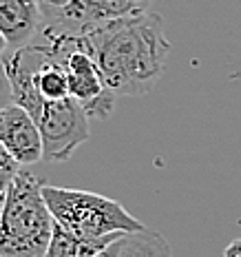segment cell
<instances>
[{
    "instance_id": "obj_1",
    "label": "cell",
    "mask_w": 241,
    "mask_h": 257,
    "mask_svg": "<svg viewBox=\"0 0 241 257\" xmlns=\"http://www.w3.org/2000/svg\"><path fill=\"white\" fill-rule=\"evenodd\" d=\"M82 51L93 58L115 98H140L151 93L164 76L170 40L162 16L146 12L84 29Z\"/></svg>"
},
{
    "instance_id": "obj_17",
    "label": "cell",
    "mask_w": 241,
    "mask_h": 257,
    "mask_svg": "<svg viewBox=\"0 0 241 257\" xmlns=\"http://www.w3.org/2000/svg\"><path fill=\"white\" fill-rule=\"evenodd\" d=\"M3 206H5V191L0 189V213H3Z\"/></svg>"
},
{
    "instance_id": "obj_7",
    "label": "cell",
    "mask_w": 241,
    "mask_h": 257,
    "mask_svg": "<svg viewBox=\"0 0 241 257\" xmlns=\"http://www.w3.org/2000/svg\"><path fill=\"white\" fill-rule=\"evenodd\" d=\"M0 142L20 167L42 162L45 158L42 136L36 120L14 102L0 106Z\"/></svg>"
},
{
    "instance_id": "obj_12",
    "label": "cell",
    "mask_w": 241,
    "mask_h": 257,
    "mask_svg": "<svg viewBox=\"0 0 241 257\" xmlns=\"http://www.w3.org/2000/svg\"><path fill=\"white\" fill-rule=\"evenodd\" d=\"M9 102H12V91H9L7 78H5V71H3V64H0V106L9 104Z\"/></svg>"
},
{
    "instance_id": "obj_13",
    "label": "cell",
    "mask_w": 241,
    "mask_h": 257,
    "mask_svg": "<svg viewBox=\"0 0 241 257\" xmlns=\"http://www.w3.org/2000/svg\"><path fill=\"white\" fill-rule=\"evenodd\" d=\"M122 246H124V237H122V239H117V242H113V244L109 246V248H104V250H102V253H98L95 257H120Z\"/></svg>"
},
{
    "instance_id": "obj_8",
    "label": "cell",
    "mask_w": 241,
    "mask_h": 257,
    "mask_svg": "<svg viewBox=\"0 0 241 257\" xmlns=\"http://www.w3.org/2000/svg\"><path fill=\"white\" fill-rule=\"evenodd\" d=\"M47 20L42 0H0V34L12 49L29 45Z\"/></svg>"
},
{
    "instance_id": "obj_6",
    "label": "cell",
    "mask_w": 241,
    "mask_h": 257,
    "mask_svg": "<svg viewBox=\"0 0 241 257\" xmlns=\"http://www.w3.org/2000/svg\"><path fill=\"white\" fill-rule=\"evenodd\" d=\"M148 5L151 0H69L58 9L47 7V18L73 31H84L113 20L146 14Z\"/></svg>"
},
{
    "instance_id": "obj_4",
    "label": "cell",
    "mask_w": 241,
    "mask_h": 257,
    "mask_svg": "<svg viewBox=\"0 0 241 257\" xmlns=\"http://www.w3.org/2000/svg\"><path fill=\"white\" fill-rule=\"evenodd\" d=\"M34 120L42 136L45 162H67L80 144L89 140V117L73 98L45 102Z\"/></svg>"
},
{
    "instance_id": "obj_5",
    "label": "cell",
    "mask_w": 241,
    "mask_h": 257,
    "mask_svg": "<svg viewBox=\"0 0 241 257\" xmlns=\"http://www.w3.org/2000/svg\"><path fill=\"white\" fill-rule=\"evenodd\" d=\"M62 62L69 78V95L82 106L89 120H106L115 111V95L104 84L93 58L82 49H73Z\"/></svg>"
},
{
    "instance_id": "obj_10",
    "label": "cell",
    "mask_w": 241,
    "mask_h": 257,
    "mask_svg": "<svg viewBox=\"0 0 241 257\" xmlns=\"http://www.w3.org/2000/svg\"><path fill=\"white\" fill-rule=\"evenodd\" d=\"M120 257H173V250L162 233L144 228L142 233L126 235Z\"/></svg>"
},
{
    "instance_id": "obj_15",
    "label": "cell",
    "mask_w": 241,
    "mask_h": 257,
    "mask_svg": "<svg viewBox=\"0 0 241 257\" xmlns=\"http://www.w3.org/2000/svg\"><path fill=\"white\" fill-rule=\"evenodd\" d=\"M45 3V7H51V9H58V7H62L64 3H69V0H42Z\"/></svg>"
},
{
    "instance_id": "obj_9",
    "label": "cell",
    "mask_w": 241,
    "mask_h": 257,
    "mask_svg": "<svg viewBox=\"0 0 241 257\" xmlns=\"http://www.w3.org/2000/svg\"><path fill=\"white\" fill-rule=\"evenodd\" d=\"M122 239V237H120ZM117 239H102V242H89V239L76 237L73 233L64 231L60 224L53 222L51 242L45 257H95L104 248H109Z\"/></svg>"
},
{
    "instance_id": "obj_16",
    "label": "cell",
    "mask_w": 241,
    "mask_h": 257,
    "mask_svg": "<svg viewBox=\"0 0 241 257\" xmlns=\"http://www.w3.org/2000/svg\"><path fill=\"white\" fill-rule=\"evenodd\" d=\"M7 47H9V45H7V40H5V36L0 34V58L5 56V51H7Z\"/></svg>"
},
{
    "instance_id": "obj_3",
    "label": "cell",
    "mask_w": 241,
    "mask_h": 257,
    "mask_svg": "<svg viewBox=\"0 0 241 257\" xmlns=\"http://www.w3.org/2000/svg\"><path fill=\"white\" fill-rule=\"evenodd\" d=\"M42 197L49 206L53 222L76 237L89 242L120 239L133 233H142L146 228L120 202L100 193L45 184Z\"/></svg>"
},
{
    "instance_id": "obj_11",
    "label": "cell",
    "mask_w": 241,
    "mask_h": 257,
    "mask_svg": "<svg viewBox=\"0 0 241 257\" xmlns=\"http://www.w3.org/2000/svg\"><path fill=\"white\" fill-rule=\"evenodd\" d=\"M20 164L14 160V155L5 149V144L0 142V189L7 191L9 184L14 182V178L20 173Z\"/></svg>"
},
{
    "instance_id": "obj_2",
    "label": "cell",
    "mask_w": 241,
    "mask_h": 257,
    "mask_svg": "<svg viewBox=\"0 0 241 257\" xmlns=\"http://www.w3.org/2000/svg\"><path fill=\"white\" fill-rule=\"evenodd\" d=\"M42 180L27 169L5 191L0 213V257H45L53 217L42 197Z\"/></svg>"
},
{
    "instance_id": "obj_14",
    "label": "cell",
    "mask_w": 241,
    "mask_h": 257,
    "mask_svg": "<svg viewBox=\"0 0 241 257\" xmlns=\"http://www.w3.org/2000/svg\"><path fill=\"white\" fill-rule=\"evenodd\" d=\"M223 257H241V237L234 239L232 244H228V248L223 250Z\"/></svg>"
}]
</instances>
